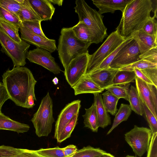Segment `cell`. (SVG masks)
Wrapping results in <instances>:
<instances>
[{"mask_svg":"<svg viewBox=\"0 0 157 157\" xmlns=\"http://www.w3.org/2000/svg\"><path fill=\"white\" fill-rule=\"evenodd\" d=\"M2 77L10 99L17 106L27 109L33 107L36 100L34 89L37 81L28 68L13 67L7 70Z\"/></svg>","mask_w":157,"mask_h":157,"instance_id":"obj_1","label":"cell"},{"mask_svg":"<svg viewBox=\"0 0 157 157\" xmlns=\"http://www.w3.org/2000/svg\"><path fill=\"white\" fill-rule=\"evenodd\" d=\"M151 0H132L126 5L120 23L116 28L118 34L125 40L142 29L151 17Z\"/></svg>","mask_w":157,"mask_h":157,"instance_id":"obj_2","label":"cell"},{"mask_svg":"<svg viewBox=\"0 0 157 157\" xmlns=\"http://www.w3.org/2000/svg\"><path fill=\"white\" fill-rule=\"evenodd\" d=\"M75 11L78 15L79 21L87 26L93 38V43L98 44L107 36V28L103 21L104 16L90 7L83 0H76Z\"/></svg>","mask_w":157,"mask_h":157,"instance_id":"obj_3","label":"cell"},{"mask_svg":"<svg viewBox=\"0 0 157 157\" xmlns=\"http://www.w3.org/2000/svg\"><path fill=\"white\" fill-rule=\"evenodd\" d=\"M60 33L57 50L59 59L65 69L72 59L88 51L91 44L79 40L72 27L63 28Z\"/></svg>","mask_w":157,"mask_h":157,"instance_id":"obj_4","label":"cell"},{"mask_svg":"<svg viewBox=\"0 0 157 157\" xmlns=\"http://www.w3.org/2000/svg\"><path fill=\"white\" fill-rule=\"evenodd\" d=\"M31 121L38 137L47 136L51 132L55 121L53 116V101L49 92L42 99Z\"/></svg>","mask_w":157,"mask_h":157,"instance_id":"obj_5","label":"cell"},{"mask_svg":"<svg viewBox=\"0 0 157 157\" xmlns=\"http://www.w3.org/2000/svg\"><path fill=\"white\" fill-rule=\"evenodd\" d=\"M0 44L1 51L11 59L13 67H24L30 45L22 40L15 41L7 35L0 28Z\"/></svg>","mask_w":157,"mask_h":157,"instance_id":"obj_6","label":"cell"},{"mask_svg":"<svg viewBox=\"0 0 157 157\" xmlns=\"http://www.w3.org/2000/svg\"><path fill=\"white\" fill-rule=\"evenodd\" d=\"M125 40L116 31L110 34L101 46L93 54L90 55L86 75L97 69L102 62Z\"/></svg>","mask_w":157,"mask_h":157,"instance_id":"obj_7","label":"cell"},{"mask_svg":"<svg viewBox=\"0 0 157 157\" xmlns=\"http://www.w3.org/2000/svg\"><path fill=\"white\" fill-rule=\"evenodd\" d=\"M152 134L150 129L135 125L124 137L136 155L141 157L147 151Z\"/></svg>","mask_w":157,"mask_h":157,"instance_id":"obj_8","label":"cell"},{"mask_svg":"<svg viewBox=\"0 0 157 157\" xmlns=\"http://www.w3.org/2000/svg\"><path fill=\"white\" fill-rule=\"evenodd\" d=\"M141 54L137 43L133 38L118 52L109 68L119 70L140 60Z\"/></svg>","mask_w":157,"mask_h":157,"instance_id":"obj_9","label":"cell"},{"mask_svg":"<svg viewBox=\"0 0 157 157\" xmlns=\"http://www.w3.org/2000/svg\"><path fill=\"white\" fill-rule=\"evenodd\" d=\"M90 56L88 50L72 59L64 69L65 78L71 87L86 75Z\"/></svg>","mask_w":157,"mask_h":157,"instance_id":"obj_10","label":"cell"},{"mask_svg":"<svg viewBox=\"0 0 157 157\" xmlns=\"http://www.w3.org/2000/svg\"><path fill=\"white\" fill-rule=\"evenodd\" d=\"M136 89L142 102L157 119V87L148 84L136 77Z\"/></svg>","mask_w":157,"mask_h":157,"instance_id":"obj_11","label":"cell"},{"mask_svg":"<svg viewBox=\"0 0 157 157\" xmlns=\"http://www.w3.org/2000/svg\"><path fill=\"white\" fill-rule=\"evenodd\" d=\"M27 58L31 62L39 65L55 74L62 71L51 53L44 49L37 47L28 52Z\"/></svg>","mask_w":157,"mask_h":157,"instance_id":"obj_12","label":"cell"},{"mask_svg":"<svg viewBox=\"0 0 157 157\" xmlns=\"http://www.w3.org/2000/svg\"><path fill=\"white\" fill-rule=\"evenodd\" d=\"M81 102L79 100H74L67 104L61 111L55 125L54 137L57 140L66 124L75 114L79 113Z\"/></svg>","mask_w":157,"mask_h":157,"instance_id":"obj_13","label":"cell"},{"mask_svg":"<svg viewBox=\"0 0 157 157\" xmlns=\"http://www.w3.org/2000/svg\"><path fill=\"white\" fill-rule=\"evenodd\" d=\"M19 30L21 39L27 43L35 45L37 48L46 50L51 53L57 49L55 40L39 36L23 26L20 28Z\"/></svg>","mask_w":157,"mask_h":157,"instance_id":"obj_14","label":"cell"},{"mask_svg":"<svg viewBox=\"0 0 157 157\" xmlns=\"http://www.w3.org/2000/svg\"><path fill=\"white\" fill-rule=\"evenodd\" d=\"M118 70L109 68L94 71L86 75L100 88L105 90L112 85L113 78Z\"/></svg>","mask_w":157,"mask_h":157,"instance_id":"obj_15","label":"cell"},{"mask_svg":"<svg viewBox=\"0 0 157 157\" xmlns=\"http://www.w3.org/2000/svg\"><path fill=\"white\" fill-rule=\"evenodd\" d=\"M132 0H92L93 4L99 9L101 14L110 13H113L117 10L123 13L127 4Z\"/></svg>","mask_w":157,"mask_h":157,"instance_id":"obj_16","label":"cell"},{"mask_svg":"<svg viewBox=\"0 0 157 157\" xmlns=\"http://www.w3.org/2000/svg\"><path fill=\"white\" fill-rule=\"evenodd\" d=\"M132 36L137 43L141 55L152 48H157V36L149 35L142 29L134 33Z\"/></svg>","mask_w":157,"mask_h":157,"instance_id":"obj_17","label":"cell"},{"mask_svg":"<svg viewBox=\"0 0 157 157\" xmlns=\"http://www.w3.org/2000/svg\"><path fill=\"white\" fill-rule=\"evenodd\" d=\"M41 21L51 20L55 8L49 0H29Z\"/></svg>","mask_w":157,"mask_h":157,"instance_id":"obj_18","label":"cell"},{"mask_svg":"<svg viewBox=\"0 0 157 157\" xmlns=\"http://www.w3.org/2000/svg\"><path fill=\"white\" fill-rule=\"evenodd\" d=\"M72 88L75 95L85 93H100L104 90L86 75L81 78Z\"/></svg>","mask_w":157,"mask_h":157,"instance_id":"obj_19","label":"cell"},{"mask_svg":"<svg viewBox=\"0 0 157 157\" xmlns=\"http://www.w3.org/2000/svg\"><path fill=\"white\" fill-rule=\"evenodd\" d=\"M99 127L104 128L111 124V118L103 105L101 95L99 93L93 94Z\"/></svg>","mask_w":157,"mask_h":157,"instance_id":"obj_20","label":"cell"},{"mask_svg":"<svg viewBox=\"0 0 157 157\" xmlns=\"http://www.w3.org/2000/svg\"><path fill=\"white\" fill-rule=\"evenodd\" d=\"M29 126L27 124L13 120L3 113H0V130H8L23 133L29 129Z\"/></svg>","mask_w":157,"mask_h":157,"instance_id":"obj_21","label":"cell"},{"mask_svg":"<svg viewBox=\"0 0 157 157\" xmlns=\"http://www.w3.org/2000/svg\"><path fill=\"white\" fill-rule=\"evenodd\" d=\"M85 113L82 116L84 118L85 127L90 129L93 132H97L99 128L96 107L94 103L88 109H85Z\"/></svg>","mask_w":157,"mask_h":157,"instance_id":"obj_22","label":"cell"},{"mask_svg":"<svg viewBox=\"0 0 157 157\" xmlns=\"http://www.w3.org/2000/svg\"><path fill=\"white\" fill-rule=\"evenodd\" d=\"M136 77V75L133 70H118L114 75L112 85H125L129 84L133 82Z\"/></svg>","mask_w":157,"mask_h":157,"instance_id":"obj_23","label":"cell"},{"mask_svg":"<svg viewBox=\"0 0 157 157\" xmlns=\"http://www.w3.org/2000/svg\"><path fill=\"white\" fill-rule=\"evenodd\" d=\"M128 99L131 110L137 114L143 116L144 111L142 101L136 88L132 85L129 90Z\"/></svg>","mask_w":157,"mask_h":157,"instance_id":"obj_24","label":"cell"},{"mask_svg":"<svg viewBox=\"0 0 157 157\" xmlns=\"http://www.w3.org/2000/svg\"><path fill=\"white\" fill-rule=\"evenodd\" d=\"M21 22L34 20L41 21L31 6L29 0H24L19 15Z\"/></svg>","mask_w":157,"mask_h":157,"instance_id":"obj_25","label":"cell"},{"mask_svg":"<svg viewBox=\"0 0 157 157\" xmlns=\"http://www.w3.org/2000/svg\"><path fill=\"white\" fill-rule=\"evenodd\" d=\"M132 112L130 106L128 104L122 103L115 115L112 125L107 133L109 135L121 122L126 121Z\"/></svg>","mask_w":157,"mask_h":157,"instance_id":"obj_26","label":"cell"},{"mask_svg":"<svg viewBox=\"0 0 157 157\" xmlns=\"http://www.w3.org/2000/svg\"><path fill=\"white\" fill-rule=\"evenodd\" d=\"M72 29L76 36L82 42L93 43V38L89 29L83 22L79 21L75 25L72 27Z\"/></svg>","mask_w":157,"mask_h":157,"instance_id":"obj_27","label":"cell"},{"mask_svg":"<svg viewBox=\"0 0 157 157\" xmlns=\"http://www.w3.org/2000/svg\"><path fill=\"white\" fill-rule=\"evenodd\" d=\"M102 95V102L106 110L112 115H115L117 111V105L119 99L107 90Z\"/></svg>","mask_w":157,"mask_h":157,"instance_id":"obj_28","label":"cell"},{"mask_svg":"<svg viewBox=\"0 0 157 157\" xmlns=\"http://www.w3.org/2000/svg\"><path fill=\"white\" fill-rule=\"evenodd\" d=\"M24 0H0V6L11 13L19 19Z\"/></svg>","mask_w":157,"mask_h":157,"instance_id":"obj_29","label":"cell"},{"mask_svg":"<svg viewBox=\"0 0 157 157\" xmlns=\"http://www.w3.org/2000/svg\"><path fill=\"white\" fill-rule=\"evenodd\" d=\"M106 152L99 148L88 146L77 150L71 157H97Z\"/></svg>","mask_w":157,"mask_h":157,"instance_id":"obj_30","label":"cell"},{"mask_svg":"<svg viewBox=\"0 0 157 157\" xmlns=\"http://www.w3.org/2000/svg\"><path fill=\"white\" fill-rule=\"evenodd\" d=\"M0 28L9 37L16 42H19L22 40L19 36V29L14 26L0 18Z\"/></svg>","mask_w":157,"mask_h":157,"instance_id":"obj_31","label":"cell"},{"mask_svg":"<svg viewBox=\"0 0 157 157\" xmlns=\"http://www.w3.org/2000/svg\"><path fill=\"white\" fill-rule=\"evenodd\" d=\"M130 84L125 85H112L105 90L109 91L119 99L123 98L128 101Z\"/></svg>","mask_w":157,"mask_h":157,"instance_id":"obj_32","label":"cell"},{"mask_svg":"<svg viewBox=\"0 0 157 157\" xmlns=\"http://www.w3.org/2000/svg\"><path fill=\"white\" fill-rule=\"evenodd\" d=\"M79 113L75 114L63 129L59 139L58 143H61L69 138L78 122Z\"/></svg>","mask_w":157,"mask_h":157,"instance_id":"obj_33","label":"cell"},{"mask_svg":"<svg viewBox=\"0 0 157 157\" xmlns=\"http://www.w3.org/2000/svg\"><path fill=\"white\" fill-rule=\"evenodd\" d=\"M0 18L10 23L19 29L22 26L21 22L17 17L1 6Z\"/></svg>","mask_w":157,"mask_h":157,"instance_id":"obj_34","label":"cell"},{"mask_svg":"<svg viewBox=\"0 0 157 157\" xmlns=\"http://www.w3.org/2000/svg\"><path fill=\"white\" fill-rule=\"evenodd\" d=\"M41 21L34 20L22 22V26L25 27L34 33L42 37L47 38L44 33L41 26Z\"/></svg>","mask_w":157,"mask_h":157,"instance_id":"obj_35","label":"cell"},{"mask_svg":"<svg viewBox=\"0 0 157 157\" xmlns=\"http://www.w3.org/2000/svg\"><path fill=\"white\" fill-rule=\"evenodd\" d=\"M44 157H65L62 148L59 147L48 148H41L35 150Z\"/></svg>","mask_w":157,"mask_h":157,"instance_id":"obj_36","label":"cell"},{"mask_svg":"<svg viewBox=\"0 0 157 157\" xmlns=\"http://www.w3.org/2000/svg\"><path fill=\"white\" fill-rule=\"evenodd\" d=\"M155 68H157V63L140 60L119 70L132 71L136 69L142 70L146 69Z\"/></svg>","mask_w":157,"mask_h":157,"instance_id":"obj_37","label":"cell"},{"mask_svg":"<svg viewBox=\"0 0 157 157\" xmlns=\"http://www.w3.org/2000/svg\"><path fill=\"white\" fill-rule=\"evenodd\" d=\"M4 157H44L37 153L35 150L15 148L14 150Z\"/></svg>","mask_w":157,"mask_h":157,"instance_id":"obj_38","label":"cell"},{"mask_svg":"<svg viewBox=\"0 0 157 157\" xmlns=\"http://www.w3.org/2000/svg\"><path fill=\"white\" fill-rule=\"evenodd\" d=\"M133 38V37L132 35L131 36L126 39L125 41L122 43L107 58H106L100 64L98 67L94 71L109 68V65L110 63L119 50L124 45L132 40Z\"/></svg>","mask_w":157,"mask_h":157,"instance_id":"obj_39","label":"cell"},{"mask_svg":"<svg viewBox=\"0 0 157 157\" xmlns=\"http://www.w3.org/2000/svg\"><path fill=\"white\" fill-rule=\"evenodd\" d=\"M144 113L152 134L157 132V119L146 105L142 103Z\"/></svg>","mask_w":157,"mask_h":157,"instance_id":"obj_40","label":"cell"},{"mask_svg":"<svg viewBox=\"0 0 157 157\" xmlns=\"http://www.w3.org/2000/svg\"><path fill=\"white\" fill-rule=\"evenodd\" d=\"M157 16L151 17L144 25L142 29L147 34L157 36V21L155 18Z\"/></svg>","mask_w":157,"mask_h":157,"instance_id":"obj_41","label":"cell"},{"mask_svg":"<svg viewBox=\"0 0 157 157\" xmlns=\"http://www.w3.org/2000/svg\"><path fill=\"white\" fill-rule=\"evenodd\" d=\"M157 132L152 134L147 157H157Z\"/></svg>","mask_w":157,"mask_h":157,"instance_id":"obj_42","label":"cell"},{"mask_svg":"<svg viewBox=\"0 0 157 157\" xmlns=\"http://www.w3.org/2000/svg\"><path fill=\"white\" fill-rule=\"evenodd\" d=\"M140 60L157 63V48H152L140 56Z\"/></svg>","mask_w":157,"mask_h":157,"instance_id":"obj_43","label":"cell"},{"mask_svg":"<svg viewBox=\"0 0 157 157\" xmlns=\"http://www.w3.org/2000/svg\"><path fill=\"white\" fill-rule=\"evenodd\" d=\"M141 71L157 87V68L146 69Z\"/></svg>","mask_w":157,"mask_h":157,"instance_id":"obj_44","label":"cell"},{"mask_svg":"<svg viewBox=\"0 0 157 157\" xmlns=\"http://www.w3.org/2000/svg\"><path fill=\"white\" fill-rule=\"evenodd\" d=\"M9 99V96L6 87L3 82H0V113H2L3 105Z\"/></svg>","mask_w":157,"mask_h":157,"instance_id":"obj_45","label":"cell"},{"mask_svg":"<svg viewBox=\"0 0 157 157\" xmlns=\"http://www.w3.org/2000/svg\"><path fill=\"white\" fill-rule=\"evenodd\" d=\"M62 148L65 157H71L78 150L76 146L74 145H69Z\"/></svg>","mask_w":157,"mask_h":157,"instance_id":"obj_46","label":"cell"},{"mask_svg":"<svg viewBox=\"0 0 157 157\" xmlns=\"http://www.w3.org/2000/svg\"><path fill=\"white\" fill-rule=\"evenodd\" d=\"M15 148L4 145L0 146V157L6 156L12 153Z\"/></svg>","mask_w":157,"mask_h":157,"instance_id":"obj_47","label":"cell"},{"mask_svg":"<svg viewBox=\"0 0 157 157\" xmlns=\"http://www.w3.org/2000/svg\"><path fill=\"white\" fill-rule=\"evenodd\" d=\"M133 70L135 72L137 77L148 84L154 85L151 80L141 70L136 69H134Z\"/></svg>","mask_w":157,"mask_h":157,"instance_id":"obj_48","label":"cell"},{"mask_svg":"<svg viewBox=\"0 0 157 157\" xmlns=\"http://www.w3.org/2000/svg\"><path fill=\"white\" fill-rule=\"evenodd\" d=\"M52 3L56 4L59 6H61L62 5L63 0H49Z\"/></svg>","mask_w":157,"mask_h":157,"instance_id":"obj_49","label":"cell"},{"mask_svg":"<svg viewBox=\"0 0 157 157\" xmlns=\"http://www.w3.org/2000/svg\"><path fill=\"white\" fill-rule=\"evenodd\" d=\"M97 157H115L113 155L107 152Z\"/></svg>","mask_w":157,"mask_h":157,"instance_id":"obj_50","label":"cell"},{"mask_svg":"<svg viewBox=\"0 0 157 157\" xmlns=\"http://www.w3.org/2000/svg\"><path fill=\"white\" fill-rule=\"evenodd\" d=\"M52 81L55 85H56L58 83L59 80L57 77H55L52 79Z\"/></svg>","mask_w":157,"mask_h":157,"instance_id":"obj_51","label":"cell"},{"mask_svg":"<svg viewBox=\"0 0 157 157\" xmlns=\"http://www.w3.org/2000/svg\"><path fill=\"white\" fill-rule=\"evenodd\" d=\"M124 157H137L136 156H131V155H127L126 156Z\"/></svg>","mask_w":157,"mask_h":157,"instance_id":"obj_52","label":"cell"},{"mask_svg":"<svg viewBox=\"0 0 157 157\" xmlns=\"http://www.w3.org/2000/svg\"><path fill=\"white\" fill-rule=\"evenodd\" d=\"M5 156H2V157H4Z\"/></svg>","mask_w":157,"mask_h":157,"instance_id":"obj_53","label":"cell"}]
</instances>
